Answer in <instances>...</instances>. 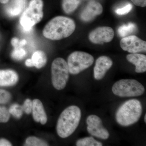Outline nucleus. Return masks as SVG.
Returning a JSON list of instances; mask_svg holds the SVG:
<instances>
[{
	"label": "nucleus",
	"instance_id": "dca6fc26",
	"mask_svg": "<svg viewBox=\"0 0 146 146\" xmlns=\"http://www.w3.org/2000/svg\"><path fill=\"white\" fill-rule=\"evenodd\" d=\"M26 0H11L10 3L7 7V13L11 17L19 15L25 7Z\"/></svg>",
	"mask_w": 146,
	"mask_h": 146
},
{
	"label": "nucleus",
	"instance_id": "a878e982",
	"mask_svg": "<svg viewBox=\"0 0 146 146\" xmlns=\"http://www.w3.org/2000/svg\"><path fill=\"white\" fill-rule=\"evenodd\" d=\"M132 9V5L128 4L121 8H118L115 11V13L119 15H126L129 13Z\"/></svg>",
	"mask_w": 146,
	"mask_h": 146
},
{
	"label": "nucleus",
	"instance_id": "393cba45",
	"mask_svg": "<svg viewBox=\"0 0 146 146\" xmlns=\"http://www.w3.org/2000/svg\"><path fill=\"white\" fill-rule=\"evenodd\" d=\"M11 94L8 92L0 89V104H5L11 99Z\"/></svg>",
	"mask_w": 146,
	"mask_h": 146
},
{
	"label": "nucleus",
	"instance_id": "f03ea898",
	"mask_svg": "<svg viewBox=\"0 0 146 146\" xmlns=\"http://www.w3.org/2000/svg\"><path fill=\"white\" fill-rule=\"evenodd\" d=\"M81 111L76 106H69L60 114L56 124V132L60 138H68L74 133L80 122Z\"/></svg>",
	"mask_w": 146,
	"mask_h": 146
},
{
	"label": "nucleus",
	"instance_id": "7c9ffc66",
	"mask_svg": "<svg viewBox=\"0 0 146 146\" xmlns=\"http://www.w3.org/2000/svg\"><path fill=\"white\" fill-rule=\"evenodd\" d=\"M25 64L26 66L28 67H33L34 66L31 58V59L29 58V59H27L25 62Z\"/></svg>",
	"mask_w": 146,
	"mask_h": 146
},
{
	"label": "nucleus",
	"instance_id": "b1692460",
	"mask_svg": "<svg viewBox=\"0 0 146 146\" xmlns=\"http://www.w3.org/2000/svg\"><path fill=\"white\" fill-rule=\"evenodd\" d=\"M10 115L9 110L5 107L0 106V123L7 122L10 118Z\"/></svg>",
	"mask_w": 146,
	"mask_h": 146
},
{
	"label": "nucleus",
	"instance_id": "5701e85b",
	"mask_svg": "<svg viewBox=\"0 0 146 146\" xmlns=\"http://www.w3.org/2000/svg\"><path fill=\"white\" fill-rule=\"evenodd\" d=\"M27 53L25 50L22 47H16L14 48L12 53L11 57L16 60H21L25 57Z\"/></svg>",
	"mask_w": 146,
	"mask_h": 146
},
{
	"label": "nucleus",
	"instance_id": "a211bd4d",
	"mask_svg": "<svg viewBox=\"0 0 146 146\" xmlns=\"http://www.w3.org/2000/svg\"><path fill=\"white\" fill-rule=\"evenodd\" d=\"M137 27L133 23H129L119 27L118 30V34L121 37H124L135 33L137 31Z\"/></svg>",
	"mask_w": 146,
	"mask_h": 146
},
{
	"label": "nucleus",
	"instance_id": "6ab92c4d",
	"mask_svg": "<svg viewBox=\"0 0 146 146\" xmlns=\"http://www.w3.org/2000/svg\"><path fill=\"white\" fill-rule=\"evenodd\" d=\"M81 0H63L62 8L67 14H70L77 9Z\"/></svg>",
	"mask_w": 146,
	"mask_h": 146
},
{
	"label": "nucleus",
	"instance_id": "aec40b11",
	"mask_svg": "<svg viewBox=\"0 0 146 146\" xmlns=\"http://www.w3.org/2000/svg\"><path fill=\"white\" fill-rule=\"evenodd\" d=\"M76 145L77 146H102V143L97 141L92 137H87L80 139L77 141Z\"/></svg>",
	"mask_w": 146,
	"mask_h": 146
},
{
	"label": "nucleus",
	"instance_id": "0eeeda50",
	"mask_svg": "<svg viewBox=\"0 0 146 146\" xmlns=\"http://www.w3.org/2000/svg\"><path fill=\"white\" fill-rule=\"evenodd\" d=\"M94 61L93 56L87 52L75 51L68 56V64L69 72L76 75L92 65Z\"/></svg>",
	"mask_w": 146,
	"mask_h": 146
},
{
	"label": "nucleus",
	"instance_id": "4be33fe9",
	"mask_svg": "<svg viewBox=\"0 0 146 146\" xmlns=\"http://www.w3.org/2000/svg\"><path fill=\"white\" fill-rule=\"evenodd\" d=\"M11 115L16 119H20L22 117L24 111L22 106L15 104L12 105L8 110Z\"/></svg>",
	"mask_w": 146,
	"mask_h": 146
},
{
	"label": "nucleus",
	"instance_id": "cd10ccee",
	"mask_svg": "<svg viewBox=\"0 0 146 146\" xmlns=\"http://www.w3.org/2000/svg\"><path fill=\"white\" fill-rule=\"evenodd\" d=\"M132 2L137 6L141 7H145L146 6V0H131Z\"/></svg>",
	"mask_w": 146,
	"mask_h": 146
},
{
	"label": "nucleus",
	"instance_id": "423d86ee",
	"mask_svg": "<svg viewBox=\"0 0 146 146\" xmlns=\"http://www.w3.org/2000/svg\"><path fill=\"white\" fill-rule=\"evenodd\" d=\"M69 69L67 62L62 58H55L51 66L52 82L58 90L65 88L69 78Z\"/></svg>",
	"mask_w": 146,
	"mask_h": 146
},
{
	"label": "nucleus",
	"instance_id": "bb28decb",
	"mask_svg": "<svg viewBox=\"0 0 146 146\" xmlns=\"http://www.w3.org/2000/svg\"><path fill=\"white\" fill-rule=\"evenodd\" d=\"M24 112L26 114H30L32 112L33 107V102L29 99H27L24 102L22 106Z\"/></svg>",
	"mask_w": 146,
	"mask_h": 146
},
{
	"label": "nucleus",
	"instance_id": "f3484780",
	"mask_svg": "<svg viewBox=\"0 0 146 146\" xmlns=\"http://www.w3.org/2000/svg\"><path fill=\"white\" fill-rule=\"evenodd\" d=\"M34 67L41 69L46 65L47 61L46 55L44 51L37 50L33 54L31 58Z\"/></svg>",
	"mask_w": 146,
	"mask_h": 146
},
{
	"label": "nucleus",
	"instance_id": "1a4fd4ad",
	"mask_svg": "<svg viewBox=\"0 0 146 146\" xmlns=\"http://www.w3.org/2000/svg\"><path fill=\"white\" fill-rule=\"evenodd\" d=\"M121 48L130 53L146 52V42L134 35L123 37L120 42Z\"/></svg>",
	"mask_w": 146,
	"mask_h": 146
},
{
	"label": "nucleus",
	"instance_id": "7ed1b4c3",
	"mask_svg": "<svg viewBox=\"0 0 146 146\" xmlns=\"http://www.w3.org/2000/svg\"><path fill=\"white\" fill-rule=\"evenodd\" d=\"M142 106L138 100L132 99L125 102L116 112L117 122L122 126H129L137 122L142 114Z\"/></svg>",
	"mask_w": 146,
	"mask_h": 146
},
{
	"label": "nucleus",
	"instance_id": "c85d7f7f",
	"mask_svg": "<svg viewBox=\"0 0 146 146\" xmlns=\"http://www.w3.org/2000/svg\"><path fill=\"white\" fill-rule=\"evenodd\" d=\"M12 144L8 140L5 138L0 139V146H11Z\"/></svg>",
	"mask_w": 146,
	"mask_h": 146
},
{
	"label": "nucleus",
	"instance_id": "ddd939ff",
	"mask_svg": "<svg viewBox=\"0 0 146 146\" xmlns=\"http://www.w3.org/2000/svg\"><path fill=\"white\" fill-rule=\"evenodd\" d=\"M32 110L33 117L35 122L45 125L47 122V116L44 106L40 100L35 99L33 101Z\"/></svg>",
	"mask_w": 146,
	"mask_h": 146
},
{
	"label": "nucleus",
	"instance_id": "2eb2a0df",
	"mask_svg": "<svg viewBox=\"0 0 146 146\" xmlns=\"http://www.w3.org/2000/svg\"><path fill=\"white\" fill-rule=\"evenodd\" d=\"M16 72L11 70H0V86H12L16 84L18 80Z\"/></svg>",
	"mask_w": 146,
	"mask_h": 146
},
{
	"label": "nucleus",
	"instance_id": "f8f14e48",
	"mask_svg": "<svg viewBox=\"0 0 146 146\" xmlns=\"http://www.w3.org/2000/svg\"><path fill=\"white\" fill-rule=\"evenodd\" d=\"M113 61L110 58L102 56L97 59L94 68V77L96 80H100L105 76L107 71L112 67Z\"/></svg>",
	"mask_w": 146,
	"mask_h": 146
},
{
	"label": "nucleus",
	"instance_id": "9d476101",
	"mask_svg": "<svg viewBox=\"0 0 146 146\" xmlns=\"http://www.w3.org/2000/svg\"><path fill=\"white\" fill-rule=\"evenodd\" d=\"M115 36V32L109 27H100L94 29L89 33V41L96 44H101L111 42Z\"/></svg>",
	"mask_w": 146,
	"mask_h": 146
},
{
	"label": "nucleus",
	"instance_id": "20e7f679",
	"mask_svg": "<svg viewBox=\"0 0 146 146\" xmlns=\"http://www.w3.org/2000/svg\"><path fill=\"white\" fill-rule=\"evenodd\" d=\"M43 7L42 0L30 1L20 18V24L25 31H30L33 27L42 21L44 16Z\"/></svg>",
	"mask_w": 146,
	"mask_h": 146
},
{
	"label": "nucleus",
	"instance_id": "412c9836",
	"mask_svg": "<svg viewBox=\"0 0 146 146\" xmlns=\"http://www.w3.org/2000/svg\"><path fill=\"white\" fill-rule=\"evenodd\" d=\"M25 145L27 146H48V144L46 141L35 136H30L27 138Z\"/></svg>",
	"mask_w": 146,
	"mask_h": 146
},
{
	"label": "nucleus",
	"instance_id": "f257e3e1",
	"mask_svg": "<svg viewBox=\"0 0 146 146\" xmlns=\"http://www.w3.org/2000/svg\"><path fill=\"white\" fill-rule=\"evenodd\" d=\"M76 28L75 23L73 19L65 16H56L46 25L43 34L47 39L59 40L70 36Z\"/></svg>",
	"mask_w": 146,
	"mask_h": 146
},
{
	"label": "nucleus",
	"instance_id": "39448f33",
	"mask_svg": "<svg viewBox=\"0 0 146 146\" xmlns=\"http://www.w3.org/2000/svg\"><path fill=\"white\" fill-rule=\"evenodd\" d=\"M113 94L121 97L139 96L145 92L142 84L134 79H122L116 82L112 87Z\"/></svg>",
	"mask_w": 146,
	"mask_h": 146
},
{
	"label": "nucleus",
	"instance_id": "6e6552de",
	"mask_svg": "<svg viewBox=\"0 0 146 146\" xmlns=\"http://www.w3.org/2000/svg\"><path fill=\"white\" fill-rule=\"evenodd\" d=\"M86 122L87 131L91 135L103 140L109 138V133L103 125L102 120L98 116L89 115L86 119Z\"/></svg>",
	"mask_w": 146,
	"mask_h": 146
},
{
	"label": "nucleus",
	"instance_id": "4468645a",
	"mask_svg": "<svg viewBox=\"0 0 146 146\" xmlns=\"http://www.w3.org/2000/svg\"><path fill=\"white\" fill-rule=\"evenodd\" d=\"M126 58L128 61L135 65V72L143 73L146 71V56L141 54L131 53L127 55Z\"/></svg>",
	"mask_w": 146,
	"mask_h": 146
},
{
	"label": "nucleus",
	"instance_id": "72a5a7b5",
	"mask_svg": "<svg viewBox=\"0 0 146 146\" xmlns=\"http://www.w3.org/2000/svg\"><path fill=\"white\" fill-rule=\"evenodd\" d=\"M144 121L146 123V115H145V117H144Z\"/></svg>",
	"mask_w": 146,
	"mask_h": 146
},
{
	"label": "nucleus",
	"instance_id": "c756f323",
	"mask_svg": "<svg viewBox=\"0 0 146 146\" xmlns=\"http://www.w3.org/2000/svg\"><path fill=\"white\" fill-rule=\"evenodd\" d=\"M19 39L16 37H13L11 40V44L14 48L16 47H20L19 46Z\"/></svg>",
	"mask_w": 146,
	"mask_h": 146
},
{
	"label": "nucleus",
	"instance_id": "473e14b6",
	"mask_svg": "<svg viewBox=\"0 0 146 146\" xmlns=\"http://www.w3.org/2000/svg\"><path fill=\"white\" fill-rule=\"evenodd\" d=\"M9 0H0V3L2 4H6L8 2Z\"/></svg>",
	"mask_w": 146,
	"mask_h": 146
},
{
	"label": "nucleus",
	"instance_id": "2f4dec72",
	"mask_svg": "<svg viewBox=\"0 0 146 146\" xmlns=\"http://www.w3.org/2000/svg\"><path fill=\"white\" fill-rule=\"evenodd\" d=\"M27 44V41L25 39H22L19 42V46L22 47L23 46Z\"/></svg>",
	"mask_w": 146,
	"mask_h": 146
},
{
	"label": "nucleus",
	"instance_id": "9b49d317",
	"mask_svg": "<svg viewBox=\"0 0 146 146\" xmlns=\"http://www.w3.org/2000/svg\"><path fill=\"white\" fill-rule=\"evenodd\" d=\"M102 6L97 1L91 0L87 3L80 14V18L82 21L89 22L94 20L97 16L101 15L103 12Z\"/></svg>",
	"mask_w": 146,
	"mask_h": 146
}]
</instances>
